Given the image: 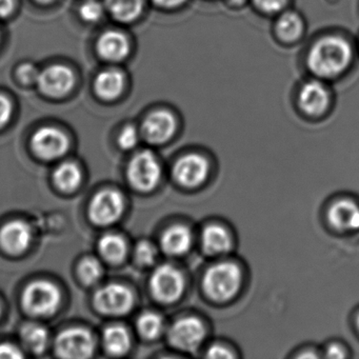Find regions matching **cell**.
<instances>
[{
    "instance_id": "6da1fadb",
    "label": "cell",
    "mask_w": 359,
    "mask_h": 359,
    "mask_svg": "<svg viewBox=\"0 0 359 359\" xmlns=\"http://www.w3.org/2000/svg\"><path fill=\"white\" fill-rule=\"evenodd\" d=\"M352 60V49L341 37H325L317 41L308 57L309 68L320 77H334L344 72Z\"/></svg>"
},
{
    "instance_id": "7a4b0ae2",
    "label": "cell",
    "mask_w": 359,
    "mask_h": 359,
    "mask_svg": "<svg viewBox=\"0 0 359 359\" xmlns=\"http://www.w3.org/2000/svg\"><path fill=\"white\" fill-rule=\"evenodd\" d=\"M243 275L233 262H220L208 269L203 276L205 294L215 302H226L236 295L241 287Z\"/></svg>"
},
{
    "instance_id": "3957f363",
    "label": "cell",
    "mask_w": 359,
    "mask_h": 359,
    "mask_svg": "<svg viewBox=\"0 0 359 359\" xmlns=\"http://www.w3.org/2000/svg\"><path fill=\"white\" fill-rule=\"evenodd\" d=\"M60 292L49 281H35L25 290L22 304L25 310L35 316H49L57 310Z\"/></svg>"
},
{
    "instance_id": "277c9868",
    "label": "cell",
    "mask_w": 359,
    "mask_h": 359,
    "mask_svg": "<svg viewBox=\"0 0 359 359\" xmlns=\"http://www.w3.org/2000/svg\"><path fill=\"white\" fill-rule=\"evenodd\" d=\"M161 168L156 156L150 151H144L134 156L128 167V180L136 190L149 192L158 184Z\"/></svg>"
},
{
    "instance_id": "5b68a950",
    "label": "cell",
    "mask_w": 359,
    "mask_h": 359,
    "mask_svg": "<svg viewBox=\"0 0 359 359\" xmlns=\"http://www.w3.org/2000/svg\"><path fill=\"white\" fill-rule=\"evenodd\" d=\"M186 287L184 275L172 264L158 266L151 277L150 287L153 296L161 302H173L180 299Z\"/></svg>"
},
{
    "instance_id": "8992f818",
    "label": "cell",
    "mask_w": 359,
    "mask_h": 359,
    "mask_svg": "<svg viewBox=\"0 0 359 359\" xmlns=\"http://www.w3.org/2000/svg\"><path fill=\"white\" fill-rule=\"evenodd\" d=\"M168 337L174 348L195 352L205 339V327L197 317H182L171 325Z\"/></svg>"
},
{
    "instance_id": "52a82bcc",
    "label": "cell",
    "mask_w": 359,
    "mask_h": 359,
    "mask_svg": "<svg viewBox=\"0 0 359 359\" xmlns=\"http://www.w3.org/2000/svg\"><path fill=\"white\" fill-rule=\"evenodd\" d=\"M55 351L62 358H89L93 354V337L83 327H71L57 336Z\"/></svg>"
},
{
    "instance_id": "ba28073f",
    "label": "cell",
    "mask_w": 359,
    "mask_h": 359,
    "mask_svg": "<svg viewBox=\"0 0 359 359\" xmlns=\"http://www.w3.org/2000/svg\"><path fill=\"white\" fill-rule=\"evenodd\" d=\"M94 304L104 314H127L133 306L134 296L125 285L111 283L96 292Z\"/></svg>"
},
{
    "instance_id": "9c48e42d",
    "label": "cell",
    "mask_w": 359,
    "mask_h": 359,
    "mask_svg": "<svg viewBox=\"0 0 359 359\" xmlns=\"http://www.w3.org/2000/svg\"><path fill=\"white\" fill-rule=\"evenodd\" d=\"M125 210V201L121 193L104 190L95 195L90 205V218L98 226L114 224Z\"/></svg>"
},
{
    "instance_id": "30bf717a",
    "label": "cell",
    "mask_w": 359,
    "mask_h": 359,
    "mask_svg": "<svg viewBox=\"0 0 359 359\" xmlns=\"http://www.w3.org/2000/svg\"><path fill=\"white\" fill-rule=\"evenodd\" d=\"M36 83L45 95L60 98L72 90L75 77L68 67L54 65L39 73Z\"/></svg>"
},
{
    "instance_id": "8fae6325",
    "label": "cell",
    "mask_w": 359,
    "mask_h": 359,
    "mask_svg": "<svg viewBox=\"0 0 359 359\" xmlns=\"http://www.w3.org/2000/svg\"><path fill=\"white\" fill-rule=\"evenodd\" d=\"M209 175V163L205 157L189 154L182 157L173 168L176 182L187 188L201 186Z\"/></svg>"
},
{
    "instance_id": "7c38bea8",
    "label": "cell",
    "mask_w": 359,
    "mask_h": 359,
    "mask_svg": "<svg viewBox=\"0 0 359 359\" xmlns=\"http://www.w3.org/2000/svg\"><path fill=\"white\" fill-rule=\"evenodd\" d=\"M32 148L41 158H58L68 150V137L55 128H41L33 136Z\"/></svg>"
},
{
    "instance_id": "4fadbf2b",
    "label": "cell",
    "mask_w": 359,
    "mask_h": 359,
    "mask_svg": "<svg viewBox=\"0 0 359 359\" xmlns=\"http://www.w3.org/2000/svg\"><path fill=\"white\" fill-rule=\"evenodd\" d=\"M176 128L177 123L172 113L157 111L144 119L142 134L151 144H163L175 134Z\"/></svg>"
},
{
    "instance_id": "5bb4252c",
    "label": "cell",
    "mask_w": 359,
    "mask_h": 359,
    "mask_svg": "<svg viewBox=\"0 0 359 359\" xmlns=\"http://www.w3.org/2000/svg\"><path fill=\"white\" fill-rule=\"evenodd\" d=\"M32 241V231L24 222H11L0 230V245L10 254L26 251Z\"/></svg>"
},
{
    "instance_id": "9a60e30c",
    "label": "cell",
    "mask_w": 359,
    "mask_h": 359,
    "mask_svg": "<svg viewBox=\"0 0 359 359\" xmlns=\"http://www.w3.org/2000/svg\"><path fill=\"white\" fill-rule=\"evenodd\" d=\"M329 104V91H327V87L319 81L306 83L300 90V108L306 114H323L327 110Z\"/></svg>"
},
{
    "instance_id": "2e32d148",
    "label": "cell",
    "mask_w": 359,
    "mask_h": 359,
    "mask_svg": "<svg viewBox=\"0 0 359 359\" xmlns=\"http://www.w3.org/2000/svg\"><path fill=\"white\" fill-rule=\"evenodd\" d=\"M327 219L337 230H359V205L350 199L336 201L330 208Z\"/></svg>"
},
{
    "instance_id": "e0dca14e",
    "label": "cell",
    "mask_w": 359,
    "mask_h": 359,
    "mask_svg": "<svg viewBox=\"0 0 359 359\" xmlns=\"http://www.w3.org/2000/svg\"><path fill=\"white\" fill-rule=\"evenodd\" d=\"M97 51L104 60L109 62H121L127 57L129 53V41L121 33L108 31L98 39Z\"/></svg>"
},
{
    "instance_id": "ac0fdd59",
    "label": "cell",
    "mask_w": 359,
    "mask_h": 359,
    "mask_svg": "<svg viewBox=\"0 0 359 359\" xmlns=\"http://www.w3.org/2000/svg\"><path fill=\"white\" fill-rule=\"evenodd\" d=\"M192 241V233L188 226L175 224L163 233L161 236V248L168 255H184L190 250Z\"/></svg>"
},
{
    "instance_id": "d6986e66",
    "label": "cell",
    "mask_w": 359,
    "mask_h": 359,
    "mask_svg": "<svg viewBox=\"0 0 359 359\" xmlns=\"http://www.w3.org/2000/svg\"><path fill=\"white\" fill-rule=\"evenodd\" d=\"M201 245L209 255H220L230 250L232 241L226 228L219 224L205 226L201 235Z\"/></svg>"
},
{
    "instance_id": "ffe728a7",
    "label": "cell",
    "mask_w": 359,
    "mask_h": 359,
    "mask_svg": "<svg viewBox=\"0 0 359 359\" xmlns=\"http://www.w3.org/2000/svg\"><path fill=\"white\" fill-rule=\"evenodd\" d=\"M95 92L102 100H112L118 97L125 88V77L119 71H104L95 79Z\"/></svg>"
},
{
    "instance_id": "44dd1931",
    "label": "cell",
    "mask_w": 359,
    "mask_h": 359,
    "mask_svg": "<svg viewBox=\"0 0 359 359\" xmlns=\"http://www.w3.org/2000/svg\"><path fill=\"white\" fill-rule=\"evenodd\" d=\"M104 344L106 350L114 356L126 354L131 346V338L127 329L121 325H111L104 332Z\"/></svg>"
},
{
    "instance_id": "7402d4cb",
    "label": "cell",
    "mask_w": 359,
    "mask_h": 359,
    "mask_svg": "<svg viewBox=\"0 0 359 359\" xmlns=\"http://www.w3.org/2000/svg\"><path fill=\"white\" fill-rule=\"evenodd\" d=\"M106 5L115 20L131 22L142 13L144 0H106Z\"/></svg>"
},
{
    "instance_id": "603a6c76",
    "label": "cell",
    "mask_w": 359,
    "mask_h": 359,
    "mask_svg": "<svg viewBox=\"0 0 359 359\" xmlns=\"http://www.w3.org/2000/svg\"><path fill=\"white\" fill-rule=\"evenodd\" d=\"M81 172L73 163H65L56 169L54 180L56 186L65 192H72L81 182Z\"/></svg>"
},
{
    "instance_id": "cb8c5ba5",
    "label": "cell",
    "mask_w": 359,
    "mask_h": 359,
    "mask_svg": "<svg viewBox=\"0 0 359 359\" xmlns=\"http://www.w3.org/2000/svg\"><path fill=\"white\" fill-rule=\"evenodd\" d=\"M20 336H22L25 346L31 352L36 353V354L43 353L47 348L48 341H49L47 330L41 325H34V323L25 325L22 329Z\"/></svg>"
},
{
    "instance_id": "d4e9b609",
    "label": "cell",
    "mask_w": 359,
    "mask_h": 359,
    "mask_svg": "<svg viewBox=\"0 0 359 359\" xmlns=\"http://www.w3.org/2000/svg\"><path fill=\"white\" fill-rule=\"evenodd\" d=\"M100 252L113 264L121 262L127 254V243L123 237L117 234H107L100 239Z\"/></svg>"
},
{
    "instance_id": "484cf974",
    "label": "cell",
    "mask_w": 359,
    "mask_h": 359,
    "mask_svg": "<svg viewBox=\"0 0 359 359\" xmlns=\"http://www.w3.org/2000/svg\"><path fill=\"white\" fill-rule=\"evenodd\" d=\"M276 31L283 41H296L304 31V22L298 14L287 12L279 18L276 24Z\"/></svg>"
},
{
    "instance_id": "4316f807",
    "label": "cell",
    "mask_w": 359,
    "mask_h": 359,
    "mask_svg": "<svg viewBox=\"0 0 359 359\" xmlns=\"http://www.w3.org/2000/svg\"><path fill=\"white\" fill-rule=\"evenodd\" d=\"M163 317L154 312H146L140 315L137 320V329L140 335L147 339H155L163 331Z\"/></svg>"
},
{
    "instance_id": "83f0119b",
    "label": "cell",
    "mask_w": 359,
    "mask_h": 359,
    "mask_svg": "<svg viewBox=\"0 0 359 359\" xmlns=\"http://www.w3.org/2000/svg\"><path fill=\"white\" fill-rule=\"evenodd\" d=\"M102 274V264L94 257H87L79 266V275L86 285H94Z\"/></svg>"
},
{
    "instance_id": "f1b7e54d",
    "label": "cell",
    "mask_w": 359,
    "mask_h": 359,
    "mask_svg": "<svg viewBox=\"0 0 359 359\" xmlns=\"http://www.w3.org/2000/svg\"><path fill=\"white\" fill-rule=\"evenodd\" d=\"M135 255L138 264L144 266H151L156 260L157 249L153 243H149V241H140L136 248Z\"/></svg>"
},
{
    "instance_id": "f546056e",
    "label": "cell",
    "mask_w": 359,
    "mask_h": 359,
    "mask_svg": "<svg viewBox=\"0 0 359 359\" xmlns=\"http://www.w3.org/2000/svg\"><path fill=\"white\" fill-rule=\"evenodd\" d=\"M102 12L104 10L100 3L95 0H89L81 6L79 13H81V18L86 22H95L102 18Z\"/></svg>"
},
{
    "instance_id": "4dcf8cb0",
    "label": "cell",
    "mask_w": 359,
    "mask_h": 359,
    "mask_svg": "<svg viewBox=\"0 0 359 359\" xmlns=\"http://www.w3.org/2000/svg\"><path fill=\"white\" fill-rule=\"evenodd\" d=\"M138 142V132L134 127L125 128L118 138V144L125 150L134 148Z\"/></svg>"
},
{
    "instance_id": "1f68e13d",
    "label": "cell",
    "mask_w": 359,
    "mask_h": 359,
    "mask_svg": "<svg viewBox=\"0 0 359 359\" xmlns=\"http://www.w3.org/2000/svg\"><path fill=\"white\" fill-rule=\"evenodd\" d=\"M18 79L27 85L30 83H37L39 77V72L37 69L32 65H24L18 69Z\"/></svg>"
},
{
    "instance_id": "d6a6232c",
    "label": "cell",
    "mask_w": 359,
    "mask_h": 359,
    "mask_svg": "<svg viewBox=\"0 0 359 359\" xmlns=\"http://www.w3.org/2000/svg\"><path fill=\"white\" fill-rule=\"evenodd\" d=\"M257 7L266 13H276L285 8L287 0H254Z\"/></svg>"
},
{
    "instance_id": "836d02e7",
    "label": "cell",
    "mask_w": 359,
    "mask_h": 359,
    "mask_svg": "<svg viewBox=\"0 0 359 359\" xmlns=\"http://www.w3.org/2000/svg\"><path fill=\"white\" fill-rule=\"evenodd\" d=\"M207 357L215 359H231L234 358L235 354L230 348L222 344H214L207 351Z\"/></svg>"
},
{
    "instance_id": "e575fe53",
    "label": "cell",
    "mask_w": 359,
    "mask_h": 359,
    "mask_svg": "<svg viewBox=\"0 0 359 359\" xmlns=\"http://www.w3.org/2000/svg\"><path fill=\"white\" fill-rule=\"evenodd\" d=\"M12 104L6 96L0 95V128L7 125L11 118Z\"/></svg>"
},
{
    "instance_id": "d590c367",
    "label": "cell",
    "mask_w": 359,
    "mask_h": 359,
    "mask_svg": "<svg viewBox=\"0 0 359 359\" xmlns=\"http://www.w3.org/2000/svg\"><path fill=\"white\" fill-rule=\"evenodd\" d=\"M22 352L13 344H0V358H22Z\"/></svg>"
},
{
    "instance_id": "8d00e7d4",
    "label": "cell",
    "mask_w": 359,
    "mask_h": 359,
    "mask_svg": "<svg viewBox=\"0 0 359 359\" xmlns=\"http://www.w3.org/2000/svg\"><path fill=\"white\" fill-rule=\"evenodd\" d=\"M346 356V351L339 344H331L325 350V357H329V358H344Z\"/></svg>"
},
{
    "instance_id": "74e56055",
    "label": "cell",
    "mask_w": 359,
    "mask_h": 359,
    "mask_svg": "<svg viewBox=\"0 0 359 359\" xmlns=\"http://www.w3.org/2000/svg\"><path fill=\"white\" fill-rule=\"evenodd\" d=\"M14 10V0H0V18L9 16Z\"/></svg>"
},
{
    "instance_id": "f35d334b",
    "label": "cell",
    "mask_w": 359,
    "mask_h": 359,
    "mask_svg": "<svg viewBox=\"0 0 359 359\" xmlns=\"http://www.w3.org/2000/svg\"><path fill=\"white\" fill-rule=\"evenodd\" d=\"M186 0H154L156 5L163 8H174L184 4Z\"/></svg>"
},
{
    "instance_id": "ab89813d",
    "label": "cell",
    "mask_w": 359,
    "mask_h": 359,
    "mask_svg": "<svg viewBox=\"0 0 359 359\" xmlns=\"http://www.w3.org/2000/svg\"><path fill=\"white\" fill-rule=\"evenodd\" d=\"M299 357H302V358H316V357H318V355L311 352V351H309V352L302 353V354H300Z\"/></svg>"
},
{
    "instance_id": "60d3db41",
    "label": "cell",
    "mask_w": 359,
    "mask_h": 359,
    "mask_svg": "<svg viewBox=\"0 0 359 359\" xmlns=\"http://www.w3.org/2000/svg\"><path fill=\"white\" fill-rule=\"evenodd\" d=\"M229 1L233 5H241V4L245 3V0H229Z\"/></svg>"
},
{
    "instance_id": "b9f144b4",
    "label": "cell",
    "mask_w": 359,
    "mask_h": 359,
    "mask_svg": "<svg viewBox=\"0 0 359 359\" xmlns=\"http://www.w3.org/2000/svg\"><path fill=\"white\" fill-rule=\"evenodd\" d=\"M36 1L39 4H50L54 1V0H36Z\"/></svg>"
},
{
    "instance_id": "7bdbcfd3",
    "label": "cell",
    "mask_w": 359,
    "mask_h": 359,
    "mask_svg": "<svg viewBox=\"0 0 359 359\" xmlns=\"http://www.w3.org/2000/svg\"><path fill=\"white\" fill-rule=\"evenodd\" d=\"M357 327H358L359 329V316L358 318H357Z\"/></svg>"
}]
</instances>
